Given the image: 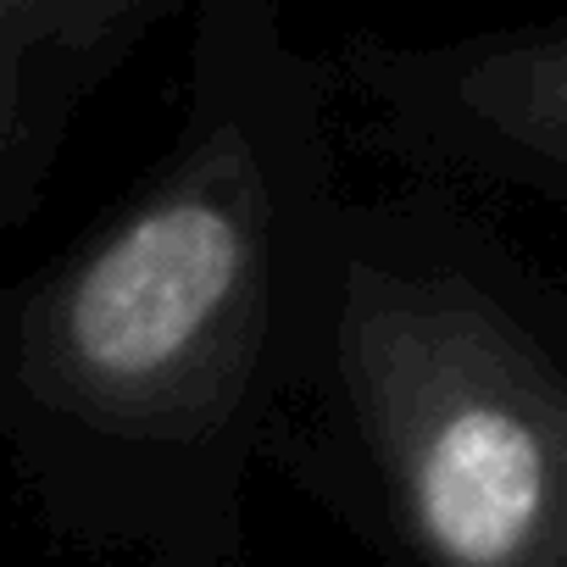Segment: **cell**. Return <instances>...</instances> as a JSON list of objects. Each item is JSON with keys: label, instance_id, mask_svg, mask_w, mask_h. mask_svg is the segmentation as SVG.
<instances>
[{"label": "cell", "instance_id": "cell-2", "mask_svg": "<svg viewBox=\"0 0 567 567\" xmlns=\"http://www.w3.org/2000/svg\"><path fill=\"white\" fill-rule=\"evenodd\" d=\"M267 462L384 567H567V357L429 200H346Z\"/></svg>", "mask_w": 567, "mask_h": 567}, {"label": "cell", "instance_id": "cell-4", "mask_svg": "<svg viewBox=\"0 0 567 567\" xmlns=\"http://www.w3.org/2000/svg\"><path fill=\"white\" fill-rule=\"evenodd\" d=\"M173 12L167 0H0V239L40 212L84 106Z\"/></svg>", "mask_w": 567, "mask_h": 567}, {"label": "cell", "instance_id": "cell-1", "mask_svg": "<svg viewBox=\"0 0 567 567\" xmlns=\"http://www.w3.org/2000/svg\"><path fill=\"white\" fill-rule=\"evenodd\" d=\"M340 206L334 73L272 0L189 18L173 145L0 278V462L73 550L239 567Z\"/></svg>", "mask_w": 567, "mask_h": 567}, {"label": "cell", "instance_id": "cell-3", "mask_svg": "<svg viewBox=\"0 0 567 567\" xmlns=\"http://www.w3.org/2000/svg\"><path fill=\"white\" fill-rule=\"evenodd\" d=\"M329 73L406 162L567 184V29L462 45L351 40Z\"/></svg>", "mask_w": 567, "mask_h": 567}]
</instances>
